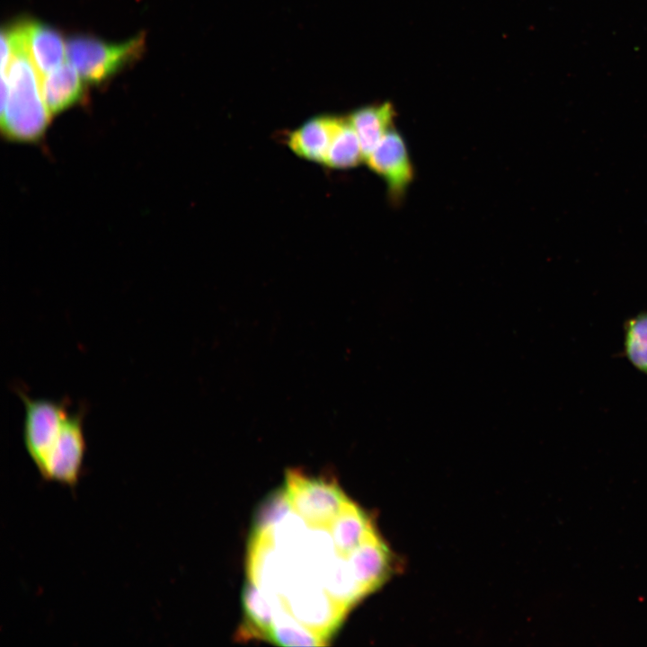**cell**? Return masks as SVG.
Returning a JSON list of instances; mask_svg holds the SVG:
<instances>
[{"label": "cell", "mask_w": 647, "mask_h": 647, "mask_svg": "<svg viewBox=\"0 0 647 647\" xmlns=\"http://www.w3.org/2000/svg\"><path fill=\"white\" fill-rule=\"evenodd\" d=\"M342 118L318 116L310 119L288 137V146L297 156L324 164Z\"/></svg>", "instance_id": "9c48e42d"}, {"label": "cell", "mask_w": 647, "mask_h": 647, "mask_svg": "<svg viewBox=\"0 0 647 647\" xmlns=\"http://www.w3.org/2000/svg\"><path fill=\"white\" fill-rule=\"evenodd\" d=\"M329 531L334 548L340 555L347 557L374 529L366 514L349 501L332 521Z\"/></svg>", "instance_id": "4fadbf2b"}, {"label": "cell", "mask_w": 647, "mask_h": 647, "mask_svg": "<svg viewBox=\"0 0 647 647\" xmlns=\"http://www.w3.org/2000/svg\"><path fill=\"white\" fill-rule=\"evenodd\" d=\"M323 587L346 611L367 594L351 574L347 557L339 555L328 565Z\"/></svg>", "instance_id": "9a60e30c"}, {"label": "cell", "mask_w": 647, "mask_h": 647, "mask_svg": "<svg viewBox=\"0 0 647 647\" xmlns=\"http://www.w3.org/2000/svg\"><path fill=\"white\" fill-rule=\"evenodd\" d=\"M285 608L324 641L329 639L347 612L324 589L311 587L288 592Z\"/></svg>", "instance_id": "52a82bcc"}, {"label": "cell", "mask_w": 647, "mask_h": 647, "mask_svg": "<svg viewBox=\"0 0 647 647\" xmlns=\"http://www.w3.org/2000/svg\"><path fill=\"white\" fill-rule=\"evenodd\" d=\"M84 411L70 413L48 453L37 466L46 482L75 487L83 474L86 453L84 432Z\"/></svg>", "instance_id": "277c9868"}, {"label": "cell", "mask_w": 647, "mask_h": 647, "mask_svg": "<svg viewBox=\"0 0 647 647\" xmlns=\"http://www.w3.org/2000/svg\"><path fill=\"white\" fill-rule=\"evenodd\" d=\"M286 486L273 491L260 504L253 518V533L272 527L291 510Z\"/></svg>", "instance_id": "d6986e66"}, {"label": "cell", "mask_w": 647, "mask_h": 647, "mask_svg": "<svg viewBox=\"0 0 647 647\" xmlns=\"http://www.w3.org/2000/svg\"><path fill=\"white\" fill-rule=\"evenodd\" d=\"M365 160L359 137L348 119L337 131L324 165L335 169L352 168Z\"/></svg>", "instance_id": "e0dca14e"}, {"label": "cell", "mask_w": 647, "mask_h": 647, "mask_svg": "<svg viewBox=\"0 0 647 647\" xmlns=\"http://www.w3.org/2000/svg\"><path fill=\"white\" fill-rule=\"evenodd\" d=\"M22 25L30 57L41 79L62 64L64 40L56 30L43 23L29 22Z\"/></svg>", "instance_id": "30bf717a"}, {"label": "cell", "mask_w": 647, "mask_h": 647, "mask_svg": "<svg viewBox=\"0 0 647 647\" xmlns=\"http://www.w3.org/2000/svg\"><path fill=\"white\" fill-rule=\"evenodd\" d=\"M244 625L238 637L270 640L273 621V608L264 592L253 581H248L243 589Z\"/></svg>", "instance_id": "5bb4252c"}, {"label": "cell", "mask_w": 647, "mask_h": 647, "mask_svg": "<svg viewBox=\"0 0 647 647\" xmlns=\"http://www.w3.org/2000/svg\"><path fill=\"white\" fill-rule=\"evenodd\" d=\"M270 640L283 646H315L324 640L281 607L275 611Z\"/></svg>", "instance_id": "2e32d148"}, {"label": "cell", "mask_w": 647, "mask_h": 647, "mask_svg": "<svg viewBox=\"0 0 647 647\" xmlns=\"http://www.w3.org/2000/svg\"><path fill=\"white\" fill-rule=\"evenodd\" d=\"M347 562L352 576L366 594L377 589L391 569L389 551L375 531L349 553Z\"/></svg>", "instance_id": "ba28073f"}, {"label": "cell", "mask_w": 647, "mask_h": 647, "mask_svg": "<svg viewBox=\"0 0 647 647\" xmlns=\"http://www.w3.org/2000/svg\"><path fill=\"white\" fill-rule=\"evenodd\" d=\"M11 49L7 70L1 73V129L13 141L42 137L50 112L43 100L40 78L30 57L22 24L3 31Z\"/></svg>", "instance_id": "6da1fadb"}, {"label": "cell", "mask_w": 647, "mask_h": 647, "mask_svg": "<svg viewBox=\"0 0 647 647\" xmlns=\"http://www.w3.org/2000/svg\"><path fill=\"white\" fill-rule=\"evenodd\" d=\"M286 488L292 510L309 527L330 528L349 501L337 485L288 471Z\"/></svg>", "instance_id": "3957f363"}, {"label": "cell", "mask_w": 647, "mask_h": 647, "mask_svg": "<svg viewBox=\"0 0 647 647\" xmlns=\"http://www.w3.org/2000/svg\"><path fill=\"white\" fill-rule=\"evenodd\" d=\"M78 71L71 63H62L40 79L43 100L51 115L77 102L83 95Z\"/></svg>", "instance_id": "8fae6325"}, {"label": "cell", "mask_w": 647, "mask_h": 647, "mask_svg": "<svg viewBox=\"0 0 647 647\" xmlns=\"http://www.w3.org/2000/svg\"><path fill=\"white\" fill-rule=\"evenodd\" d=\"M625 353L634 368L647 375V312L640 313L626 321Z\"/></svg>", "instance_id": "ac0fdd59"}, {"label": "cell", "mask_w": 647, "mask_h": 647, "mask_svg": "<svg viewBox=\"0 0 647 647\" xmlns=\"http://www.w3.org/2000/svg\"><path fill=\"white\" fill-rule=\"evenodd\" d=\"M143 46L142 36L119 45L89 37H74L66 42V55L84 80L98 84L135 59Z\"/></svg>", "instance_id": "7a4b0ae2"}, {"label": "cell", "mask_w": 647, "mask_h": 647, "mask_svg": "<svg viewBox=\"0 0 647 647\" xmlns=\"http://www.w3.org/2000/svg\"><path fill=\"white\" fill-rule=\"evenodd\" d=\"M394 117L390 102L362 107L350 115L348 120L359 137L365 160L394 128Z\"/></svg>", "instance_id": "7c38bea8"}, {"label": "cell", "mask_w": 647, "mask_h": 647, "mask_svg": "<svg viewBox=\"0 0 647 647\" xmlns=\"http://www.w3.org/2000/svg\"><path fill=\"white\" fill-rule=\"evenodd\" d=\"M365 161L385 181L392 200H402L414 179V168L403 136L393 128Z\"/></svg>", "instance_id": "8992f818"}, {"label": "cell", "mask_w": 647, "mask_h": 647, "mask_svg": "<svg viewBox=\"0 0 647 647\" xmlns=\"http://www.w3.org/2000/svg\"><path fill=\"white\" fill-rule=\"evenodd\" d=\"M24 404L22 438L25 448L37 467L59 433L70 414L65 401L31 398L18 392Z\"/></svg>", "instance_id": "5b68a950"}]
</instances>
